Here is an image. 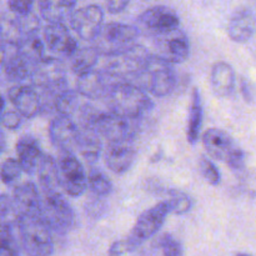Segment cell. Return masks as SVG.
<instances>
[{"label":"cell","mask_w":256,"mask_h":256,"mask_svg":"<svg viewBox=\"0 0 256 256\" xmlns=\"http://www.w3.org/2000/svg\"><path fill=\"white\" fill-rule=\"evenodd\" d=\"M110 112L129 119H140L154 108L145 90L129 82H119L105 98Z\"/></svg>","instance_id":"cell-1"},{"label":"cell","mask_w":256,"mask_h":256,"mask_svg":"<svg viewBox=\"0 0 256 256\" xmlns=\"http://www.w3.org/2000/svg\"><path fill=\"white\" fill-rule=\"evenodd\" d=\"M129 82L138 85L152 96L165 98L176 88L178 75L172 64L152 54L139 74Z\"/></svg>","instance_id":"cell-2"},{"label":"cell","mask_w":256,"mask_h":256,"mask_svg":"<svg viewBox=\"0 0 256 256\" xmlns=\"http://www.w3.org/2000/svg\"><path fill=\"white\" fill-rule=\"evenodd\" d=\"M139 35L140 32L136 26L112 22L102 24L90 42L100 56H106L134 46L138 44Z\"/></svg>","instance_id":"cell-3"},{"label":"cell","mask_w":256,"mask_h":256,"mask_svg":"<svg viewBox=\"0 0 256 256\" xmlns=\"http://www.w3.org/2000/svg\"><path fill=\"white\" fill-rule=\"evenodd\" d=\"M24 252L29 256H52L54 252L52 232L39 216L22 215L16 225Z\"/></svg>","instance_id":"cell-4"},{"label":"cell","mask_w":256,"mask_h":256,"mask_svg":"<svg viewBox=\"0 0 256 256\" xmlns=\"http://www.w3.org/2000/svg\"><path fill=\"white\" fill-rule=\"evenodd\" d=\"M38 216L52 232L56 234H66L75 224L74 210L59 192H42Z\"/></svg>","instance_id":"cell-5"},{"label":"cell","mask_w":256,"mask_h":256,"mask_svg":"<svg viewBox=\"0 0 256 256\" xmlns=\"http://www.w3.org/2000/svg\"><path fill=\"white\" fill-rule=\"evenodd\" d=\"M152 56V52L142 45L135 44L125 52H118L114 55L100 56L104 59L102 66L100 69L110 72L118 79L124 82H132L140 70L144 68L145 62Z\"/></svg>","instance_id":"cell-6"},{"label":"cell","mask_w":256,"mask_h":256,"mask_svg":"<svg viewBox=\"0 0 256 256\" xmlns=\"http://www.w3.org/2000/svg\"><path fill=\"white\" fill-rule=\"evenodd\" d=\"M138 120L139 119L120 116L112 112H96L86 128L94 129L96 134L104 138L108 142H134L138 132Z\"/></svg>","instance_id":"cell-7"},{"label":"cell","mask_w":256,"mask_h":256,"mask_svg":"<svg viewBox=\"0 0 256 256\" xmlns=\"http://www.w3.org/2000/svg\"><path fill=\"white\" fill-rule=\"evenodd\" d=\"M58 164L59 186L70 196H80L88 189L86 172L74 152H60Z\"/></svg>","instance_id":"cell-8"},{"label":"cell","mask_w":256,"mask_h":256,"mask_svg":"<svg viewBox=\"0 0 256 256\" xmlns=\"http://www.w3.org/2000/svg\"><path fill=\"white\" fill-rule=\"evenodd\" d=\"M155 56L170 62L182 64L190 55V42L188 35L180 28L154 36Z\"/></svg>","instance_id":"cell-9"},{"label":"cell","mask_w":256,"mask_h":256,"mask_svg":"<svg viewBox=\"0 0 256 256\" xmlns=\"http://www.w3.org/2000/svg\"><path fill=\"white\" fill-rule=\"evenodd\" d=\"M32 86L42 90H55L68 86L66 68L64 62L56 56L45 55L30 75Z\"/></svg>","instance_id":"cell-10"},{"label":"cell","mask_w":256,"mask_h":256,"mask_svg":"<svg viewBox=\"0 0 256 256\" xmlns=\"http://www.w3.org/2000/svg\"><path fill=\"white\" fill-rule=\"evenodd\" d=\"M138 24L139 30L142 29L152 36H156L179 28L180 19L178 12L172 8L156 5L142 12L138 18Z\"/></svg>","instance_id":"cell-11"},{"label":"cell","mask_w":256,"mask_h":256,"mask_svg":"<svg viewBox=\"0 0 256 256\" xmlns=\"http://www.w3.org/2000/svg\"><path fill=\"white\" fill-rule=\"evenodd\" d=\"M170 214V206L168 200L158 202L156 205L150 209L145 210L132 226L130 232V236L132 240L138 242H144L154 236L162 228L168 215Z\"/></svg>","instance_id":"cell-12"},{"label":"cell","mask_w":256,"mask_h":256,"mask_svg":"<svg viewBox=\"0 0 256 256\" xmlns=\"http://www.w3.org/2000/svg\"><path fill=\"white\" fill-rule=\"evenodd\" d=\"M119 82H122V80L118 79L116 76L100 68L99 69L95 68L78 76L76 92H79L80 96L90 100L105 99L112 88Z\"/></svg>","instance_id":"cell-13"},{"label":"cell","mask_w":256,"mask_h":256,"mask_svg":"<svg viewBox=\"0 0 256 256\" xmlns=\"http://www.w3.org/2000/svg\"><path fill=\"white\" fill-rule=\"evenodd\" d=\"M45 49L52 52L54 56L62 59L70 58L78 49V42L74 39L64 22H52L44 28L42 34Z\"/></svg>","instance_id":"cell-14"},{"label":"cell","mask_w":256,"mask_h":256,"mask_svg":"<svg viewBox=\"0 0 256 256\" xmlns=\"http://www.w3.org/2000/svg\"><path fill=\"white\" fill-rule=\"evenodd\" d=\"M69 20L72 30L80 39L92 42L104 24V12L99 5L90 4L74 10Z\"/></svg>","instance_id":"cell-15"},{"label":"cell","mask_w":256,"mask_h":256,"mask_svg":"<svg viewBox=\"0 0 256 256\" xmlns=\"http://www.w3.org/2000/svg\"><path fill=\"white\" fill-rule=\"evenodd\" d=\"M50 142L60 152H74L79 138V125L72 116L56 115L49 125Z\"/></svg>","instance_id":"cell-16"},{"label":"cell","mask_w":256,"mask_h":256,"mask_svg":"<svg viewBox=\"0 0 256 256\" xmlns=\"http://www.w3.org/2000/svg\"><path fill=\"white\" fill-rule=\"evenodd\" d=\"M8 98L22 118L32 119L42 112V100L35 86L14 85L8 92Z\"/></svg>","instance_id":"cell-17"},{"label":"cell","mask_w":256,"mask_h":256,"mask_svg":"<svg viewBox=\"0 0 256 256\" xmlns=\"http://www.w3.org/2000/svg\"><path fill=\"white\" fill-rule=\"evenodd\" d=\"M136 159V150L132 142H108L104 150V160L109 170L115 174H125Z\"/></svg>","instance_id":"cell-18"},{"label":"cell","mask_w":256,"mask_h":256,"mask_svg":"<svg viewBox=\"0 0 256 256\" xmlns=\"http://www.w3.org/2000/svg\"><path fill=\"white\" fill-rule=\"evenodd\" d=\"M255 32V15L250 8H242L232 15L228 24L230 40L238 44L249 42Z\"/></svg>","instance_id":"cell-19"},{"label":"cell","mask_w":256,"mask_h":256,"mask_svg":"<svg viewBox=\"0 0 256 256\" xmlns=\"http://www.w3.org/2000/svg\"><path fill=\"white\" fill-rule=\"evenodd\" d=\"M202 145L212 159L224 162L230 155V152L236 146L232 138L219 128H210L204 132Z\"/></svg>","instance_id":"cell-20"},{"label":"cell","mask_w":256,"mask_h":256,"mask_svg":"<svg viewBox=\"0 0 256 256\" xmlns=\"http://www.w3.org/2000/svg\"><path fill=\"white\" fill-rule=\"evenodd\" d=\"M18 154V162L22 166V172L34 175L36 172L39 162L42 160V152L39 142L32 135H22L15 145Z\"/></svg>","instance_id":"cell-21"},{"label":"cell","mask_w":256,"mask_h":256,"mask_svg":"<svg viewBox=\"0 0 256 256\" xmlns=\"http://www.w3.org/2000/svg\"><path fill=\"white\" fill-rule=\"evenodd\" d=\"M35 65L36 64H34L32 60L28 59L24 54L19 52L16 45H9L2 72L9 82H22L25 79H29Z\"/></svg>","instance_id":"cell-22"},{"label":"cell","mask_w":256,"mask_h":256,"mask_svg":"<svg viewBox=\"0 0 256 256\" xmlns=\"http://www.w3.org/2000/svg\"><path fill=\"white\" fill-rule=\"evenodd\" d=\"M12 199L20 216L22 215L38 216L40 208V194L34 182H24L15 185Z\"/></svg>","instance_id":"cell-23"},{"label":"cell","mask_w":256,"mask_h":256,"mask_svg":"<svg viewBox=\"0 0 256 256\" xmlns=\"http://www.w3.org/2000/svg\"><path fill=\"white\" fill-rule=\"evenodd\" d=\"M212 89L216 96L229 98L234 92L236 85V75L232 65L226 62H216L212 64L210 74Z\"/></svg>","instance_id":"cell-24"},{"label":"cell","mask_w":256,"mask_h":256,"mask_svg":"<svg viewBox=\"0 0 256 256\" xmlns=\"http://www.w3.org/2000/svg\"><path fill=\"white\" fill-rule=\"evenodd\" d=\"M76 150L90 166L96 164L102 152V139L94 129L79 126Z\"/></svg>","instance_id":"cell-25"},{"label":"cell","mask_w":256,"mask_h":256,"mask_svg":"<svg viewBox=\"0 0 256 256\" xmlns=\"http://www.w3.org/2000/svg\"><path fill=\"white\" fill-rule=\"evenodd\" d=\"M78 0H40V14L48 22H64L70 19Z\"/></svg>","instance_id":"cell-26"},{"label":"cell","mask_w":256,"mask_h":256,"mask_svg":"<svg viewBox=\"0 0 256 256\" xmlns=\"http://www.w3.org/2000/svg\"><path fill=\"white\" fill-rule=\"evenodd\" d=\"M204 120V108H202V95L198 88H194L192 92V102L189 109V122H188V142L192 145L196 144L200 138Z\"/></svg>","instance_id":"cell-27"},{"label":"cell","mask_w":256,"mask_h":256,"mask_svg":"<svg viewBox=\"0 0 256 256\" xmlns=\"http://www.w3.org/2000/svg\"><path fill=\"white\" fill-rule=\"evenodd\" d=\"M35 174L38 175V180H39V185L42 192H58V188H59L58 164L56 160L52 155L44 152Z\"/></svg>","instance_id":"cell-28"},{"label":"cell","mask_w":256,"mask_h":256,"mask_svg":"<svg viewBox=\"0 0 256 256\" xmlns=\"http://www.w3.org/2000/svg\"><path fill=\"white\" fill-rule=\"evenodd\" d=\"M70 69L76 76L95 69L99 64L100 55L92 46L78 48L70 58Z\"/></svg>","instance_id":"cell-29"},{"label":"cell","mask_w":256,"mask_h":256,"mask_svg":"<svg viewBox=\"0 0 256 256\" xmlns=\"http://www.w3.org/2000/svg\"><path fill=\"white\" fill-rule=\"evenodd\" d=\"M24 38V30L18 15L12 14V16H5L0 20V39L4 44L18 46Z\"/></svg>","instance_id":"cell-30"},{"label":"cell","mask_w":256,"mask_h":256,"mask_svg":"<svg viewBox=\"0 0 256 256\" xmlns=\"http://www.w3.org/2000/svg\"><path fill=\"white\" fill-rule=\"evenodd\" d=\"M88 189L96 196H108L112 192V182L106 174L92 165L86 174Z\"/></svg>","instance_id":"cell-31"},{"label":"cell","mask_w":256,"mask_h":256,"mask_svg":"<svg viewBox=\"0 0 256 256\" xmlns=\"http://www.w3.org/2000/svg\"><path fill=\"white\" fill-rule=\"evenodd\" d=\"M109 256H145V250L142 242L126 238L112 242L109 249Z\"/></svg>","instance_id":"cell-32"},{"label":"cell","mask_w":256,"mask_h":256,"mask_svg":"<svg viewBox=\"0 0 256 256\" xmlns=\"http://www.w3.org/2000/svg\"><path fill=\"white\" fill-rule=\"evenodd\" d=\"M0 256H20L14 228L0 224Z\"/></svg>","instance_id":"cell-33"},{"label":"cell","mask_w":256,"mask_h":256,"mask_svg":"<svg viewBox=\"0 0 256 256\" xmlns=\"http://www.w3.org/2000/svg\"><path fill=\"white\" fill-rule=\"evenodd\" d=\"M169 206L170 212L178 215H184L189 212L192 208V199L184 192L180 190H170L169 192Z\"/></svg>","instance_id":"cell-34"},{"label":"cell","mask_w":256,"mask_h":256,"mask_svg":"<svg viewBox=\"0 0 256 256\" xmlns=\"http://www.w3.org/2000/svg\"><path fill=\"white\" fill-rule=\"evenodd\" d=\"M20 214L18 212L12 196L0 195V224L9 225L12 228H16L19 222Z\"/></svg>","instance_id":"cell-35"},{"label":"cell","mask_w":256,"mask_h":256,"mask_svg":"<svg viewBox=\"0 0 256 256\" xmlns=\"http://www.w3.org/2000/svg\"><path fill=\"white\" fill-rule=\"evenodd\" d=\"M22 170L18 159H6L0 165V179L5 185H15L20 179Z\"/></svg>","instance_id":"cell-36"},{"label":"cell","mask_w":256,"mask_h":256,"mask_svg":"<svg viewBox=\"0 0 256 256\" xmlns=\"http://www.w3.org/2000/svg\"><path fill=\"white\" fill-rule=\"evenodd\" d=\"M199 170L205 182L212 186H218L222 182V174L212 159L202 156L199 160Z\"/></svg>","instance_id":"cell-37"},{"label":"cell","mask_w":256,"mask_h":256,"mask_svg":"<svg viewBox=\"0 0 256 256\" xmlns=\"http://www.w3.org/2000/svg\"><path fill=\"white\" fill-rule=\"evenodd\" d=\"M160 249L164 256H184V246L172 234H164L159 240Z\"/></svg>","instance_id":"cell-38"},{"label":"cell","mask_w":256,"mask_h":256,"mask_svg":"<svg viewBox=\"0 0 256 256\" xmlns=\"http://www.w3.org/2000/svg\"><path fill=\"white\" fill-rule=\"evenodd\" d=\"M228 166L234 172H240L245 169V162H246V155L240 148L235 146L234 150L230 152L228 159L225 160Z\"/></svg>","instance_id":"cell-39"},{"label":"cell","mask_w":256,"mask_h":256,"mask_svg":"<svg viewBox=\"0 0 256 256\" xmlns=\"http://www.w3.org/2000/svg\"><path fill=\"white\" fill-rule=\"evenodd\" d=\"M35 0H9V9L12 14L22 16L32 12Z\"/></svg>","instance_id":"cell-40"},{"label":"cell","mask_w":256,"mask_h":256,"mask_svg":"<svg viewBox=\"0 0 256 256\" xmlns=\"http://www.w3.org/2000/svg\"><path fill=\"white\" fill-rule=\"evenodd\" d=\"M22 119L24 118L15 110V112H2V119H0V124L4 128L9 130H15L22 125Z\"/></svg>","instance_id":"cell-41"},{"label":"cell","mask_w":256,"mask_h":256,"mask_svg":"<svg viewBox=\"0 0 256 256\" xmlns=\"http://www.w3.org/2000/svg\"><path fill=\"white\" fill-rule=\"evenodd\" d=\"M240 90H242V94L244 96L245 102L252 104L254 102V86H252V82L248 79H245V78H242L240 80Z\"/></svg>","instance_id":"cell-42"},{"label":"cell","mask_w":256,"mask_h":256,"mask_svg":"<svg viewBox=\"0 0 256 256\" xmlns=\"http://www.w3.org/2000/svg\"><path fill=\"white\" fill-rule=\"evenodd\" d=\"M130 0H106V9L110 14H119L124 12Z\"/></svg>","instance_id":"cell-43"},{"label":"cell","mask_w":256,"mask_h":256,"mask_svg":"<svg viewBox=\"0 0 256 256\" xmlns=\"http://www.w3.org/2000/svg\"><path fill=\"white\" fill-rule=\"evenodd\" d=\"M8 49H9V45L4 44V42L0 44V72L2 70V66H4L5 64V60H6Z\"/></svg>","instance_id":"cell-44"},{"label":"cell","mask_w":256,"mask_h":256,"mask_svg":"<svg viewBox=\"0 0 256 256\" xmlns=\"http://www.w3.org/2000/svg\"><path fill=\"white\" fill-rule=\"evenodd\" d=\"M5 146H6V142H5L4 134H2V132H0V154H2V152H4Z\"/></svg>","instance_id":"cell-45"},{"label":"cell","mask_w":256,"mask_h":256,"mask_svg":"<svg viewBox=\"0 0 256 256\" xmlns=\"http://www.w3.org/2000/svg\"><path fill=\"white\" fill-rule=\"evenodd\" d=\"M4 108H5V99L0 95V119H2V115L4 112Z\"/></svg>","instance_id":"cell-46"},{"label":"cell","mask_w":256,"mask_h":256,"mask_svg":"<svg viewBox=\"0 0 256 256\" xmlns=\"http://www.w3.org/2000/svg\"><path fill=\"white\" fill-rule=\"evenodd\" d=\"M235 256H252V255L246 254V252H240V254H236Z\"/></svg>","instance_id":"cell-47"}]
</instances>
